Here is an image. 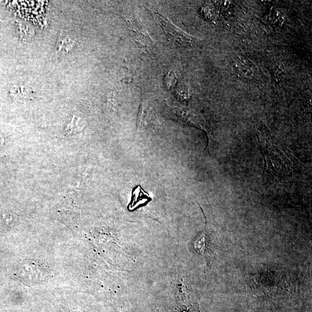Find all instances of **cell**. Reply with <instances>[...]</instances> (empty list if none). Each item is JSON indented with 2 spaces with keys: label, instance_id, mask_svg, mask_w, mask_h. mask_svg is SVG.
<instances>
[{
  "label": "cell",
  "instance_id": "obj_1",
  "mask_svg": "<svg viewBox=\"0 0 312 312\" xmlns=\"http://www.w3.org/2000/svg\"><path fill=\"white\" fill-rule=\"evenodd\" d=\"M156 14L157 15V18H158L167 36L170 40L178 42L182 44L189 43L190 41L191 40V38L186 36L185 33L174 26V25L169 21L168 18L159 12H156Z\"/></svg>",
  "mask_w": 312,
  "mask_h": 312
},
{
  "label": "cell",
  "instance_id": "obj_2",
  "mask_svg": "<svg viewBox=\"0 0 312 312\" xmlns=\"http://www.w3.org/2000/svg\"><path fill=\"white\" fill-rule=\"evenodd\" d=\"M207 235L203 233L199 239L195 242V248L197 249L199 252L205 253L206 255H209L210 249H209V241L206 240L207 239Z\"/></svg>",
  "mask_w": 312,
  "mask_h": 312
}]
</instances>
